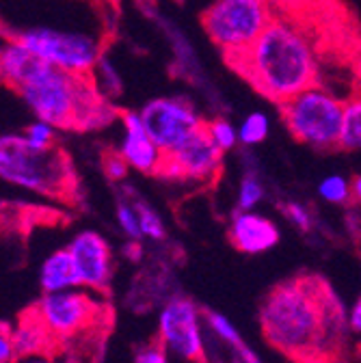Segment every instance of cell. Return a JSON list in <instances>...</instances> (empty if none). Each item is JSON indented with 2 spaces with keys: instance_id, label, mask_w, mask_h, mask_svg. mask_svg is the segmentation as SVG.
<instances>
[{
  "instance_id": "e575fe53",
  "label": "cell",
  "mask_w": 361,
  "mask_h": 363,
  "mask_svg": "<svg viewBox=\"0 0 361 363\" xmlns=\"http://www.w3.org/2000/svg\"><path fill=\"white\" fill-rule=\"evenodd\" d=\"M350 193H352V201L361 206V173H357L350 179Z\"/></svg>"
},
{
  "instance_id": "30bf717a",
  "label": "cell",
  "mask_w": 361,
  "mask_h": 363,
  "mask_svg": "<svg viewBox=\"0 0 361 363\" xmlns=\"http://www.w3.org/2000/svg\"><path fill=\"white\" fill-rule=\"evenodd\" d=\"M141 121L162 154L173 152L206 125L187 98H156L141 108Z\"/></svg>"
},
{
  "instance_id": "4fadbf2b",
  "label": "cell",
  "mask_w": 361,
  "mask_h": 363,
  "mask_svg": "<svg viewBox=\"0 0 361 363\" xmlns=\"http://www.w3.org/2000/svg\"><path fill=\"white\" fill-rule=\"evenodd\" d=\"M119 119L123 123V141L119 145V156L126 160L130 169H137L139 173L145 175H156L165 154L150 139V134L141 121V115L123 111Z\"/></svg>"
},
{
  "instance_id": "1f68e13d",
  "label": "cell",
  "mask_w": 361,
  "mask_h": 363,
  "mask_svg": "<svg viewBox=\"0 0 361 363\" xmlns=\"http://www.w3.org/2000/svg\"><path fill=\"white\" fill-rule=\"evenodd\" d=\"M346 323H348V329L357 335H361V294L355 298L352 307L348 309V315H346Z\"/></svg>"
},
{
  "instance_id": "f1b7e54d",
  "label": "cell",
  "mask_w": 361,
  "mask_h": 363,
  "mask_svg": "<svg viewBox=\"0 0 361 363\" xmlns=\"http://www.w3.org/2000/svg\"><path fill=\"white\" fill-rule=\"evenodd\" d=\"M20 357L16 352L13 346V335H11V327L0 323V363H16Z\"/></svg>"
},
{
  "instance_id": "ba28073f",
  "label": "cell",
  "mask_w": 361,
  "mask_h": 363,
  "mask_svg": "<svg viewBox=\"0 0 361 363\" xmlns=\"http://www.w3.org/2000/svg\"><path fill=\"white\" fill-rule=\"evenodd\" d=\"M33 309L57 344L82 335L102 320V303L84 288L43 294Z\"/></svg>"
},
{
  "instance_id": "3957f363",
  "label": "cell",
  "mask_w": 361,
  "mask_h": 363,
  "mask_svg": "<svg viewBox=\"0 0 361 363\" xmlns=\"http://www.w3.org/2000/svg\"><path fill=\"white\" fill-rule=\"evenodd\" d=\"M18 96L28 104L37 121L55 130L94 132L121 115L100 94L96 76L70 74L55 65L43 67Z\"/></svg>"
},
{
  "instance_id": "7402d4cb",
  "label": "cell",
  "mask_w": 361,
  "mask_h": 363,
  "mask_svg": "<svg viewBox=\"0 0 361 363\" xmlns=\"http://www.w3.org/2000/svg\"><path fill=\"white\" fill-rule=\"evenodd\" d=\"M206 130L214 145L225 154L238 145V128H234L228 119H212L206 121Z\"/></svg>"
},
{
  "instance_id": "836d02e7",
  "label": "cell",
  "mask_w": 361,
  "mask_h": 363,
  "mask_svg": "<svg viewBox=\"0 0 361 363\" xmlns=\"http://www.w3.org/2000/svg\"><path fill=\"white\" fill-rule=\"evenodd\" d=\"M234 350H238V354L243 357V363H262L260 357H255V354L249 350V346H247L245 342H238V344L234 346Z\"/></svg>"
},
{
  "instance_id": "52a82bcc",
  "label": "cell",
  "mask_w": 361,
  "mask_h": 363,
  "mask_svg": "<svg viewBox=\"0 0 361 363\" xmlns=\"http://www.w3.org/2000/svg\"><path fill=\"white\" fill-rule=\"evenodd\" d=\"M3 37L9 43H18L33 55L48 61L50 65L78 74L94 76L96 63L100 59L98 43L80 33H65L55 28H7L0 26Z\"/></svg>"
},
{
  "instance_id": "d590c367",
  "label": "cell",
  "mask_w": 361,
  "mask_h": 363,
  "mask_svg": "<svg viewBox=\"0 0 361 363\" xmlns=\"http://www.w3.org/2000/svg\"><path fill=\"white\" fill-rule=\"evenodd\" d=\"M16 363H55L50 354H30V357H20Z\"/></svg>"
},
{
  "instance_id": "d6a6232c",
  "label": "cell",
  "mask_w": 361,
  "mask_h": 363,
  "mask_svg": "<svg viewBox=\"0 0 361 363\" xmlns=\"http://www.w3.org/2000/svg\"><path fill=\"white\" fill-rule=\"evenodd\" d=\"M352 76H355L357 94H361V43L357 45V50L352 55Z\"/></svg>"
},
{
  "instance_id": "4dcf8cb0",
  "label": "cell",
  "mask_w": 361,
  "mask_h": 363,
  "mask_svg": "<svg viewBox=\"0 0 361 363\" xmlns=\"http://www.w3.org/2000/svg\"><path fill=\"white\" fill-rule=\"evenodd\" d=\"M128 164H126V160L119 156V152L117 154H106L104 156V171H106V175L111 177V179H123L126 177V173H128Z\"/></svg>"
},
{
  "instance_id": "9a60e30c",
  "label": "cell",
  "mask_w": 361,
  "mask_h": 363,
  "mask_svg": "<svg viewBox=\"0 0 361 363\" xmlns=\"http://www.w3.org/2000/svg\"><path fill=\"white\" fill-rule=\"evenodd\" d=\"M50 65L30 50L22 48L18 43H5L0 48V84L11 89L13 94L28 84L43 67Z\"/></svg>"
},
{
  "instance_id": "ffe728a7",
  "label": "cell",
  "mask_w": 361,
  "mask_h": 363,
  "mask_svg": "<svg viewBox=\"0 0 361 363\" xmlns=\"http://www.w3.org/2000/svg\"><path fill=\"white\" fill-rule=\"evenodd\" d=\"M318 195L321 199H325L327 203L333 206H344L348 201H352V193H350V179H346L344 175H327L321 179L318 184Z\"/></svg>"
},
{
  "instance_id": "8fae6325",
  "label": "cell",
  "mask_w": 361,
  "mask_h": 363,
  "mask_svg": "<svg viewBox=\"0 0 361 363\" xmlns=\"http://www.w3.org/2000/svg\"><path fill=\"white\" fill-rule=\"evenodd\" d=\"M221 167L223 152L214 145L204 125L193 136H189L179 147L162 156L156 175L182 182H210L221 173Z\"/></svg>"
},
{
  "instance_id": "484cf974",
  "label": "cell",
  "mask_w": 361,
  "mask_h": 363,
  "mask_svg": "<svg viewBox=\"0 0 361 363\" xmlns=\"http://www.w3.org/2000/svg\"><path fill=\"white\" fill-rule=\"evenodd\" d=\"M117 223L121 227V232L130 240H141V227H139V216L132 203H119L117 206Z\"/></svg>"
},
{
  "instance_id": "5b68a950",
  "label": "cell",
  "mask_w": 361,
  "mask_h": 363,
  "mask_svg": "<svg viewBox=\"0 0 361 363\" xmlns=\"http://www.w3.org/2000/svg\"><path fill=\"white\" fill-rule=\"evenodd\" d=\"M282 119L294 139L311 150H338L344 100L321 82L279 104Z\"/></svg>"
},
{
  "instance_id": "d6986e66",
  "label": "cell",
  "mask_w": 361,
  "mask_h": 363,
  "mask_svg": "<svg viewBox=\"0 0 361 363\" xmlns=\"http://www.w3.org/2000/svg\"><path fill=\"white\" fill-rule=\"evenodd\" d=\"M268 130H270V121L268 117L262 113V111H255V113H249L240 128H238V143L240 145H260L266 141V136H268Z\"/></svg>"
},
{
  "instance_id": "e0dca14e",
  "label": "cell",
  "mask_w": 361,
  "mask_h": 363,
  "mask_svg": "<svg viewBox=\"0 0 361 363\" xmlns=\"http://www.w3.org/2000/svg\"><path fill=\"white\" fill-rule=\"evenodd\" d=\"M39 284H41L43 294L80 288L76 268H74V262H72V255L67 249H57L43 259V264L39 268Z\"/></svg>"
},
{
  "instance_id": "4316f807",
  "label": "cell",
  "mask_w": 361,
  "mask_h": 363,
  "mask_svg": "<svg viewBox=\"0 0 361 363\" xmlns=\"http://www.w3.org/2000/svg\"><path fill=\"white\" fill-rule=\"evenodd\" d=\"M282 210H284V216H286L294 227H299L301 232H307L309 227H311V212H309L305 206H301V203H296V201H290V203H286Z\"/></svg>"
},
{
  "instance_id": "7a4b0ae2",
  "label": "cell",
  "mask_w": 361,
  "mask_h": 363,
  "mask_svg": "<svg viewBox=\"0 0 361 363\" xmlns=\"http://www.w3.org/2000/svg\"><path fill=\"white\" fill-rule=\"evenodd\" d=\"M260 96L284 104L318 82V55L309 35L292 20L275 16L249 48L228 61Z\"/></svg>"
},
{
  "instance_id": "277c9868",
  "label": "cell",
  "mask_w": 361,
  "mask_h": 363,
  "mask_svg": "<svg viewBox=\"0 0 361 363\" xmlns=\"http://www.w3.org/2000/svg\"><path fill=\"white\" fill-rule=\"evenodd\" d=\"M0 179L48 199L74 201L78 195V175L70 154L59 143L35 147L24 134L0 136Z\"/></svg>"
},
{
  "instance_id": "8992f818",
  "label": "cell",
  "mask_w": 361,
  "mask_h": 363,
  "mask_svg": "<svg viewBox=\"0 0 361 363\" xmlns=\"http://www.w3.org/2000/svg\"><path fill=\"white\" fill-rule=\"evenodd\" d=\"M275 18L270 0H214L201 26L225 59L240 57Z\"/></svg>"
},
{
  "instance_id": "6da1fadb",
  "label": "cell",
  "mask_w": 361,
  "mask_h": 363,
  "mask_svg": "<svg viewBox=\"0 0 361 363\" xmlns=\"http://www.w3.org/2000/svg\"><path fill=\"white\" fill-rule=\"evenodd\" d=\"M346 315L327 281L292 277L260 305V327L270 346L294 361H316L346 327Z\"/></svg>"
},
{
  "instance_id": "44dd1931",
  "label": "cell",
  "mask_w": 361,
  "mask_h": 363,
  "mask_svg": "<svg viewBox=\"0 0 361 363\" xmlns=\"http://www.w3.org/2000/svg\"><path fill=\"white\" fill-rule=\"evenodd\" d=\"M132 206H134L137 216H139L141 236L152 238V240H162L167 232H165V223H162L160 214L154 208H150L148 203H143V201H134Z\"/></svg>"
},
{
  "instance_id": "f546056e",
  "label": "cell",
  "mask_w": 361,
  "mask_h": 363,
  "mask_svg": "<svg viewBox=\"0 0 361 363\" xmlns=\"http://www.w3.org/2000/svg\"><path fill=\"white\" fill-rule=\"evenodd\" d=\"M311 3L313 0H270L273 9L279 11V16H284V18H292V16L307 11L311 7Z\"/></svg>"
},
{
  "instance_id": "2e32d148",
  "label": "cell",
  "mask_w": 361,
  "mask_h": 363,
  "mask_svg": "<svg viewBox=\"0 0 361 363\" xmlns=\"http://www.w3.org/2000/svg\"><path fill=\"white\" fill-rule=\"evenodd\" d=\"M13 346L18 357H30V354H48L52 346H57V340L48 331V327L41 323V318L35 313V309H28L20 315V320L11 329Z\"/></svg>"
},
{
  "instance_id": "5bb4252c",
  "label": "cell",
  "mask_w": 361,
  "mask_h": 363,
  "mask_svg": "<svg viewBox=\"0 0 361 363\" xmlns=\"http://www.w3.org/2000/svg\"><path fill=\"white\" fill-rule=\"evenodd\" d=\"M282 234L275 220L268 216L247 210V212H236L232 223H230V240L232 245L247 253V255H260L266 253L273 247H277Z\"/></svg>"
},
{
  "instance_id": "cb8c5ba5",
  "label": "cell",
  "mask_w": 361,
  "mask_h": 363,
  "mask_svg": "<svg viewBox=\"0 0 361 363\" xmlns=\"http://www.w3.org/2000/svg\"><path fill=\"white\" fill-rule=\"evenodd\" d=\"M206 320H208L210 331H212L218 340H223L225 344H230L232 348H234L238 342H243L238 329L230 323V318H225L223 313H218V311H208V313H206Z\"/></svg>"
},
{
  "instance_id": "9c48e42d",
  "label": "cell",
  "mask_w": 361,
  "mask_h": 363,
  "mask_svg": "<svg viewBox=\"0 0 361 363\" xmlns=\"http://www.w3.org/2000/svg\"><path fill=\"white\" fill-rule=\"evenodd\" d=\"M158 344L184 363H204V327L201 311L187 296L169 298L158 315Z\"/></svg>"
},
{
  "instance_id": "603a6c76",
  "label": "cell",
  "mask_w": 361,
  "mask_h": 363,
  "mask_svg": "<svg viewBox=\"0 0 361 363\" xmlns=\"http://www.w3.org/2000/svg\"><path fill=\"white\" fill-rule=\"evenodd\" d=\"M264 199V186L262 182L255 177V175H245L240 179V186H238V199H236V206L240 212H247V210H253L260 201Z\"/></svg>"
},
{
  "instance_id": "7c38bea8",
  "label": "cell",
  "mask_w": 361,
  "mask_h": 363,
  "mask_svg": "<svg viewBox=\"0 0 361 363\" xmlns=\"http://www.w3.org/2000/svg\"><path fill=\"white\" fill-rule=\"evenodd\" d=\"M78 284L89 292H106L113 281V253L106 238L98 232H80L67 245Z\"/></svg>"
},
{
  "instance_id": "d4e9b609",
  "label": "cell",
  "mask_w": 361,
  "mask_h": 363,
  "mask_svg": "<svg viewBox=\"0 0 361 363\" xmlns=\"http://www.w3.org/2000/svg\"><path fill=\"white\" fill-rule=\"evenodd\" d=\"M24 139L35 145V147H50L57 145V130L43 121H35L33 125H28L24 132Z\"/></svg>"
},
{
  "instance_id": "83f0119b",
  "label": "cell",
  "mask_w": 361,
  "mask_h": 363,
  "mask_svg": "<svg viewBox=\"0 0 361 363\" xmlns=\"http://www.w3.org/2000/svg\"><path fill=\"white\" fill-rule=\"evenodd\" d=\"M134 363H171V359H169V352L156 340V342L145 344L137 350V354H134Z\"/></svg>"
},
{
  "instance_id": "ac0fdd59",
  "label": "cell",
  "mask_w": 361,
  "mask_h": 363,
  "mask_svg": "<svg viewBox=\"0 0 361 363\" xmlns=\"http://www.w3.org/2000/svg\"><path fill=\"white\" fill-rule=\"evenodd\" d=\"M338 150L361 152V94H355L344 100Z\"/></svg>"
}]
</instances>
